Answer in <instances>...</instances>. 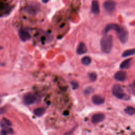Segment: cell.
Returning a JSON list of instances; mask_svg holds the SVG:
<instances>
[{"instance_id":"obj_1","label":"cell","mask_w":135,"mask_h":135,"mask_svg":"<svg viewBox=\"0 0 135 135\" xmlns=\"http://www.w3.org/2000/svg\"><path fill=\"white\" fill-rule=\"evenodd\" d=\"M113 47V38L110 35H106L100 40L101 50L105 53H109Z\"/></svg>"},{"instance_id":"obj_2","label":"cell","mask_w":135,"mask_h":135,"mask_svg":"<svg viewBox=\"0 0 135 135\" xmlns=\"http://www.w3.org/2000/svg\"><path fill=\"white\" fill-rule=\"evenodd\" d=\"M112 92L113 95L117 98L125 100H129L130 97L126 95L124 91V90L119 84H115L112 88Z\"/></svg>"},{"instance_id":"obj_3","label":"cell","mask_w":135,"mask_h":135,"mask_svg":"<svg viewBox=\"0 0 135 135\" xmlns=\"http://www.w3.org/2000/svg\"><path fill=\"white\" fill-rule=\"evenodd\" d=\"M117 34L118 37L122 43H125L127 41L129 34L128 31L125 28L120 27V29L117 32Z\"/></svg>"},{"instance_id":"obj_4","label":"cell","mask_w":135,"mask_h":135,"mask_svg":"<svg viewBox=\"0 0 135 135\" xmlns=\"http://www.w3.org/2000/svg\"><path fill=\"white\" fill-rule=\"evenodd\" d=\"M116 7V3L113 0H107L103 3V8L105 10L111 13L113 12Z\"/></svg>"},{"instance_id":"obj_5","label":"cell","mask_w":135,"mask_h":135,"mask_svg":"<svg viewBox=\"0 0 135 135\" xmlns=\"http://www.w3.org/2000/svg\"><path fill=\"white\" fill-rule=\"evenodd\" d=\"M36 97L32 94L29 93L26 94L23 97V102L26 105H32L35 102Z\"/></svg>"},{"instance_id":"obj_6","label":"cell","mask_w":135,"mask_h":135,"mask_svg":"<svg viewBox=\"0 0 135 135\" xmlns=\"http://www.w3.org/2000/svg\"><path fill=\"white\" fill-rule=\"evenodd\" d=\"M114 78L117 81H124L127 78V75L125 71L123 70H121L115 73L114 76Z\"/></svg>"},{"instance_id":"obj_7","label":"cell","mask_w":135,"mask_h":135,"mask_svg":"<svg viewBox=\"0 0 135 135\" xmlns=\"http://www.w3.org/2000/svg\"><path fill=\"white\" fill-rule=\"evenodd\" d=\"M120 28V27L116 23H110L106 26L103 30V33L106 34L111 30H115L117 32Z\"/></svg>"},{"instance_id":"obj_8","label":"cell","mask_w":135,"mask_h":135,"mask_svg":"<svg viewBox=\"0 0 135 135\" xmlns=\"http://www.w3.org/2000/svg\"><path fill=\"white\" fill-rule=\"evenodd\" d=\"M19 35L22 41H26L31 38L29 33L24 30H20L19 32Z\"/></svg>"},{"instance_id":"obj_9","label":"cell","mask_w":135,"mask_h":135,"mask_svg":"<svg viewBox=\"0 0 135 135\" xmlns=\"http://www.w3.org/2000/svg\"><path fill=\"white\" fill-rule=\"evenodd\" d=\"M105 119V116L102 114H97L93 116L91 118L92 122L94 124H98L102 122Z\"/></svg>"},{"instance_id":"obj_10","label":"cell","mask_w":135,"mask_h":135,"mask_svg":"<svg viewBox=\"0 0 135 135\" xmlns=\"http://www.w3.org/2000/svg\"><path fill=\"white\" fill-rule=\"evenodd\" d=\"M91 11L94 14H98L100 12L99 3L96 0H94L91 4Z\"/></svg>"},{"instance_id":"obj_11","label":"cell","mask_w":135,"mask_h":135,"mask_svg":"<svg viewBox=\"0 0 135 135\" xmlns=\"http://www.w3.org/2000/svg\"><path fill=\"white\" fill-rule=\"evenodd\" d=\"M93 103L96 105H100L105 102V98L99 95H95L92 98Z\"/></svg>"},{"instance_id":"obj_12","label":"cell","mask_w":135,"mask_h":135,"mask_svg":"<svg viewBox=\"0 0 135 135\" xmlns=\"http://www.w3.org/2000/svg\"><path fill=\"white\" fill-rule=\"evenodd\" d=\"M87 51V49L85 46V45L84 43L81 42L79 44V46L77 49V52L78 54L81 55L85 54Z\"/></svg>"},{"instance_id":"obj_13","label":"cell","mask_w":135,"mask_h":135,"mask_svg":"<svg viewBox=\"0 0 135 135\" xmlns=\"http://www.w3.org/2000/svg\"><path fill=\"white\" fill-rule=\"evenodd\" d=\"M11 125L12 124L11 121L5 118H3L1 121V122H0V125H1V127L3 129L10 128V127L11 126Z\"/></svg>"},{"instance_id":"obj_14","label":"cell","mask_w":135,"mask_h":135,"mask_svg":"<svg viewBox=\"0 0 135 135\" xmlns=\"http://www.w3.org/2000/svg\"><path fill=\"white\" fill-rule=\"evenodd\" d=\"M131 60H132V59H128L125 60V61L122 62L120 65V68L121 69L129 68L131 65Z\"/></svg>"},{"instance_id":"obj_15","label":"cell","mask_w":135,"mask_h":135,"mask_svg":"<svg viewBox=\"0 0 135 135\" xmlns=\"http://www.w3.org/2000/svg\"><path fill=\"white\" fill-rule=\"evenodd\" d=\"M46 110L43 108H36L34 110V114L35 116L38 117H41L43 115Z\"/></svg>"},{"instance_id":"obj_16","label":"cell","mask_w":135,"mask_h":135,"mask_svg":"<svg viewBox=\"0 0 135 135\" xmlns=\"http://www.w3.org/2000/svg\"><path fill=\"white\" fill-rule=\"evenodd\" d=\"M134 54H135V49H129V50H127L125 51V52H124V53L122 54V57H124V58L132 56Z\"/></svg>"},{"instance_id":"obj_17","label":"cell","mask_w":135,"mask_h":135,"mask_svg":"<svg viewBox=\"0 0 135 135\" xmlns=\"http://www.w3.org/2000/svg\"><path fill=\"white\" fill-rule=\"evenodd\" d=\"M91 62V59L89 57L85 56L82 58L81 63L84 65H88Z\"/></svg>"},{"instance_id":"obj_18","label":"cell","mask_w":135,"mask_h":135,"mask_svg":"<svg viewBox=\"0 0 135 135\" xmlns=\"http://www.w3.org/2000/svg\"><path fill=\"white\" fill-rule=\"evenodd\" d=\"M125 112L129 115H133L135 114V108L132 107H127L125 108Z\"/></svg>"},{"instance_id":"obj_19","label":"cell","mask_w":135,"mask_h":135,"mask_svg":"<svg viewBox=\"0 0 135 135\" xmlns=\"http://www.w3.org/2000/svg\"><path fill=\"white\" fill-rule=\"evenodd\" d=\"M13 131L11 128H9V129H3L1 130V135H7L8 133H13Z\"/></svg>"},{"instance_id":"obj_20","label":"cell","mask_w":135,"mask_h":135,"mask_svg":"<svg viewBox=\"0 0 135 135\" xmlns=\"http://www.w3.org/2000/svg\"><path fill=\"white\" fill-rule=\"evenodd\" d=\"M93 92H94V89L91 87H87L84 90V94L86 95H89L90 94H92Z\"/></svg>"},{"instance_id":"obj_21","label":"cell","mask_w":135,"mask_h":135,"mask_svg":"<svg viewBox=\"0 0 135 135\" xmlns=\"http://www.w3.org/2000/svg\"><path fill=\"white\" fill-rule=\"evenodd\" d=\"M89 77L91 81H95L97 80V76L95 72H91L89 74Z\"/></svg>"},{"instance_id":"obj_22","label":"cell","mask_w":135,"mask_h":135,"mask_svg":"<svg viewBox=\"0 0 135 135\" xmlns=\"http://www.w3.org/2000/svg\"><path fill=\"white\" fill-rule=\"evenodd\" d=\"M71 85L73 89H76L78 87V84L76 82H71Z\"/></svg>"},{"instance_id":"obj_23","label":"cell","mask_w":135,"mask_h":135,"mask_svg":"<svg viewBox=\"0 0 135 135\" xmlns=\"http://www.w3.org/2000/svg\"><path fill=\"white\" fill-rule=\"evenodd\" d=\"M129 91L132 94H135V87L133 85V86H130L129 88Z\"/></svg>"},{"instance_id":"obj_24","label":"cell","mask_w":135,"mask_h":135,"mask_svg":"<svg viewBox=\"0 0 135 135\" xmlns=\"http://www.w3.org/2000/svg\"><path fill=\"white\" fill-rule=\"evenodd\" d=\"M42 1L43 3H47L49 0H42Z\"/></svg>"},{"instance_id":"obj_25","label":"cell","mask_w":135,"mask_h":135,"mask_svg":"<svg viewBox=\"0 0 135 135\" xmlns=\"http://www.w3.org/2000/svg\"><path fill=\"white\" fill-rule=\"evenodd\" d=\"M133 85L135 87V80L133 81Z\"/></svg>"},{"instance_id":"obj_26","label":"cell","mask_w":135,"mask_h":135,"mask_svg":"<svg viewBox=\"0 0 135 135\" xmlns=\"http://www.w3.org/2000/svg\"><path fill=\"white\" fill-rule=\"evenodd\" d=\"M2 47L0 46V50H2Z\"/></svg>"}]
</instances>
